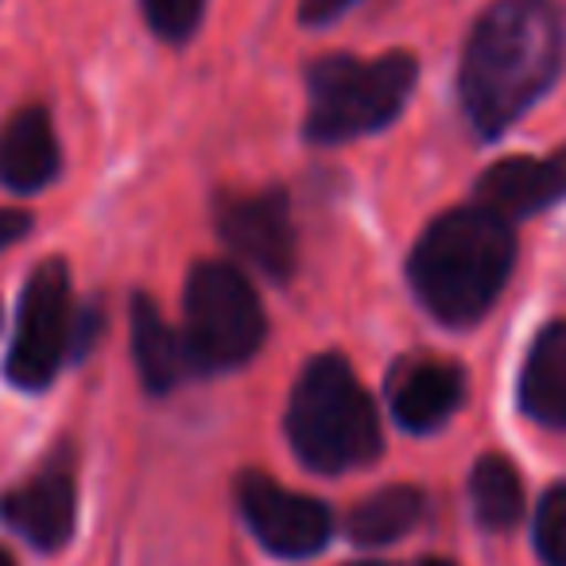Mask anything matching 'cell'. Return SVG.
Segmentation results:
<instances>
[{
    "label": "cell",
    "instance_id": "obj_12",
    "mask_svg": "<svg viewBox=\"0 0 566 566\" xmlns=\"http://www.w3.org/2000/svg\"><path fill=\"white\" fill-rule=\"evenodd\" d=\"M59 175L55 128L43 105H24L0 133V182L17 195H35Z\"/></svg>",
    "mask_w": 566,
    "mask_h": 566
},
{
    "label": "cell",
    "instance_id": "obj_19",
    "mask_svg": "<svg viewBox=\"0 0 566 566\" xmlns=\"http://www.w3.org/2000/svg\"><path fill=\"white\" fill-rule=\"evenodd\" d=\"M357 0H303V24H331V20H338L342 12L354 9Z\"/></svg>",
    "mask_w": 566,
    "mask_h": 566
},
{
    "label": "cell",
    "instance_id": "obj_2",
    "mask_svg": "<svg viewBox=\"0 0 566 566\" xmlns=\"http://www.w3.org/2000/svg\"><path fill=\"white\" fill-rule=\"evenodd\" d=\"M516 264L512 221L489 206H462L434 218L416 241L408 280L416 300L442 326H473L501 300Z\"/></svg>",
    "mask_w": 566,
    "mask_h": 566
},
{
    "label": "cell",
    "instance_id": "obj_18",
    "mask_svg": "<svg viewBox=\"0 0 566 566\" xmlns=\"http://www.w3.org/2000/svg\"><path fill=\"white\" fill-rule=\"evenodd\" d=\"M140 4H144V20H148L151 32L171 43L190 40L206 12V0H140Z\"/></svg>",
    "mask_w": 566,
    "mask_h": 566
},
{
    "label": "cell",
    "instance_id": "obj_5",
    "mask_svg": "<svg viewBox=\"0 0 566 566\" xmlns=\"http://www.w3.org/2000/svg\"><path fill=\"white\" fill-rule=\"evenodd\" d=\"M182 346L190 373H226L256 357L264 346L268 318L260 295L233 264L202 260L195 264L182 295Z\"/></svg>",
    "mask_w": 566,
    "mask_h": 566
},
{
    "label": "cell",
    "instance_id": "obj_13",
    "mask_svg": "<svg viewBox=\"0 0 566 566\" xmlns=\"http://www.w3.org/2000/svg\"><path fill=\"white\" fill-rule=\"evenodd\" d=\"M520 408L535 423L566 431V323H551L535 334L520 373Z\"/></svg>",
    "mask_w": 566,
    "mask_h": 566
},
{
    "label": "cell",
    "instance_id": "obj_21",
    "mask_svg": "<svg viewBox=\"0 0 566 566\" xmlns=\"http://www.w3.org/2000/svg\"><path fill=\"white\" fill-rule=\"evenodd\" d=\"M419 566H454V563H450V558H423Z\"/></svg>",
    "mask_w": 566,
    "mask_h": 566
},
{
    "label": "cell",
    "instance_id": "obj_8",
    "mask_svg": "<svg viewBox=\"0 0 566 566\" xmlns=\"http://www.w3.org/2000/svg\"><path fill=\"white\" fill-rule=\"evenodd\" d=\"M218 233L229 249L268 280L283 283L295 272V226L292 206L280 187L260 190V195H221L218 198Z\"/></svg>",
    "mask_w": 566,
    "mask_h": 566
},
{
    "label": "cell",
    "instance_id": "obj_7",
    "mask_svg": "<svg viewBox=\"0 0 566 566\" xmlns=\"http://www.w3.org/2000/svg\"><path fill=\"white\" fill-rule=\"evenodd\" d=\"M237 509L252 535L280 558L318 555L334 535V516L323 501L295 493L260 470H244L237 478Z\"/></svg>",
    "mask_w": 566,
    "mask_h": 566
},
{
    "label": "cell",
    "instance_id": "obj_15",
    "mask_svg": "<svg viewBox=\"0 0 566 566\" xmlns=\"http://www.w3.org/2000/svg\"><path fill=\"white\" fill-rule=\"evenodd\" d=\"M423 516V493L416 485H388L369 493L346 516V532L361 547H385L411 532Z\"/></svg>",
    "mask_w": 566,
    "mask_h": 566
},
{
    "label": "cell",
    "instance_id": "obj_9",
    "mask_svg": "<svg viewBox=\"0 0 566 566\" xmlns=\"http://www.w3.org/2000/svg\"><path fill=\"white\" fill-rule=\"evenodd\" d=\"M0 516L12 532L24 535L40 551H63L78 520V485H74L71 454H55L43 462L24 485L0 496Z\"/></svg>",
    "mask_w": 566,
    "mask_h": 566
},
{
    "label": "cell",
    "instance_id": "obj_11",
    "mask_svg": "<svg viewBox=\"0 0 566 566\" xmlns=\"http://www.w3.org/2000/svg\"><path fill=\"white\" fill-rule=\"evenodd\" d=\"M465 400V373L450 361H408L396 369L392 380V416L403 431L431 434L462 408Z\"/></svg>",
    "mask_w": 566,
    "mask_h": 566
},
{
    "label": "cell",
    "instance_id": "obj_3",
    "mask_svg": "<svg viewBox=\"0 0 566 566\" xmlns=\"http://www.w3.org/2000/svg\"><path fill=\"white\" fill-rule=\"evenodd\" d=\"M287 439L315 473H349L380 458L385 439L373 396L342 354H318L303 365L287 403Z\"/></svg>",
    "mask_w": 566,
    "mask_h": 566
},
{
    "label": "cell",
    "instance_id": "obj_20",
    "mask_svg": "<svg viewBox=\"0 0 566 566\" xmlns=\"http://www.w3.org/2000/svg\"><path fill=\"white\" fill-rule=\"evenodd\" d=\"M32 233V213L24 210H0V252L9 249V244H17L20 237Z\"/></svg>",
    "mask_w": 566,
    "mask_h": 566
},
{
    "label": "cell",
    "instance_id": "obj_6",
    "mask_svg": "<svg viewBox=\"0 0 566 566\" xmlns=\"http://www.w3.org/2000/svg\"><path fill=\"white\" fill-rule=\"evenodd\" d=\"M71 346H78V315L71 295V268L66 260L51 256L28 275L20 295L17 334L4 373L17 388L40 392L55 380L59 365L66 361Z\"/></svg>",
    "mask_w": 566,
    "mask_h": 566
},
{
    "label": "cell",
    "instance_id": "obj_22",
    "mask_svg": "<svg viewBox=\"0 0 566 566\" xmlns=\"http://www.w3.org/2000/svg\"><path fill=\"white\" fill-rule=\"evenodd\" d=\"M0 566H17V563H12V555H9L4 547H0Z\"/></svg>",
    "mask_w": 566,
    "mask_h": 566
},
{
    "label": "cell",
    "instance_id": "obj_23",
    "mask_svg": "<svg viewBox=\"0 0 566 566\" xmlns=\"http://www.w3.org/2000/svg\"><path fill=\"white\" fill-rule=\"evenodd\" d=\"M354 566H388V563H354Z\"/></svg>",
    "mask_w": 566,
    "mask_h": 566
},
{
    "label": "cell",
    "instance_id": "obj_4",
    "mask_svg": "<svg viewBox=\"0 0 566 566\" xmlns=\"http://www.w3.org/2000/svg\"><path fill=\"white\" fill-rule=\"evenodd\" d=\"M416 78L419 63L408 51H388L380 59H318L307 71L311 109L303 136L311 144H346L354 136L380 133L403 113Z\"/></svg>",
    "mask_w": 566,
    "mask_h": 566
},
{
    "label": "cell",
    "instance_id": "obj_14",
    "mask_svg": "<svg viewBox=\"0 0 566 566\" xmlns=\"http://www.w3.org/2000/svg\"><path fill=\"white\" fill-rule=\"evenodd\" d=\"M133 354H136V369L144 377V388L156 396L171 392L190 373L182 334H175L164 323L156 300H148V295H136L133 300Z\"/></svg>",
    "mask_w": 566,
    "mask_h": 566
},
{
    "label": "cell",
    "instance_id": "obj_1",
    "mask_svg": "<svg viewBox=\"0 0 566 566\" xmlns=\"http://www.w3.org/2000/svg\"><path fill=\"white\" fill-rule=\"evenodd\" d=\"M566 59V28L551 0H496L462 51L458 94L481 140H496L551 86Z\"/></svg>",
    "mask_w": 566,
    "mask_h": 566
},
{
    "label": "cell",
    "instance_id": "obj_10",
    "mask_svg": "<svg viewBox=\"0 0 566 566\" xmlns=\"http://www.w3.org/2000/svg\"><path fill=\"white\" fill-rule=\"evenodd\" d=\"M566 198V144L551 156H509L478 179V202L509 221L539 213Z\"/></svg>",
    "mask_w": 566,
    "mask_h": 566
},
{
    "label": "cell",
    "instance_id": "obj_16",
    "mask_svg": "<svg viewBox=\"0 0 566 566\" xmlns=\"http://www.w3.org/2000/svg\"><path fill=\"white\" fill-rule=\"evenodd\" d=\"M473 516L485 532H512L524 516V481L516 465L501 454L478 458L470 473Z\"/></svg>",
    "mask_w": 566,
    "mask_h": 566
},
{
    "label": "cell",
    "instance_id": "obj_17",
    "mask_svg": "<svg viewBox=\"0 0 566 566\" xmlns=\"http://www.w3.org/2000/svg\"><path fill=\"white\" fill-rule=\"evenodd\" d=\"M535 551L547 566H566V485H551L535 512Z\"/></svg>",
    "mask_w": 566,
    "mask_h": 566
}]
</instances>
